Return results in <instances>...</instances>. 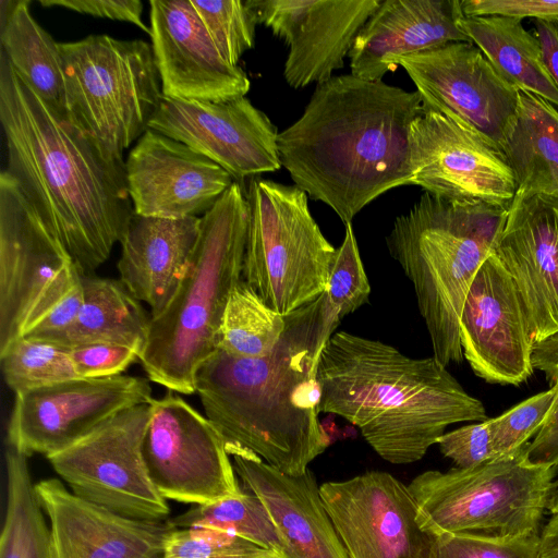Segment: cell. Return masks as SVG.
<instances>
[{
    "label": "cell",
    "instance_id": "6da1fadb",
    "mask_svg": "<svg viewBox=\"0 0 558 558\" xmlns=\"http://www.w3.org/2000/svg\"><path fill=\"white\" fill-rule=\"evenodd\" d=\"M0 122L7 167L23 195L86 276L104 264L134 214L125 161L69 110L44 99L1 56Z\"/></svg>",
    "mask_w": 558,
    "mask_h": 558
},
{
    "label": "cell",
    "instance_id": "7a4b0ae2",
    "mask_svg": "<svg viewBox=\"0 0 558 558\" xmlns=\"http://www.w3.org/2000/svg\"><path fill=\"white\" fill-rule=\"evenodd\" d=\"M422 109L416 90L333 75L279 132L281 167L307 196L351 223L378 196L411 185V128Z\"/></svg>",
    "mask_w": 558,
    "mask_h": 558
},
{
    "label": "cell",
    "instance_id": "3957f363",
    "mask_svg": "<svg viewBox=\"0 0 558 558\" xmlns=\"http://www.w3.org/2000/svg\"><path fill=\"white\" fill-rule=\"evenodd\" d=\"M286 323L280 340L264 356L218 349L197 371L195 388L206 417L227 442L299 476L329 444L318 418L317 367L340 319L324 292L287 315Z\"/></svg>",
    "mask_w": 558,
    "mask_h": 558
},
{
    "label": "cell",
    "instance_id": "277c9868",
    "mask_svg": "<svg viewBox=\"0 0 558 558\" xmlns=\"http://www.w3.org/2000/svg\"><path fill=\"white\" fill-rule=\"evenodd\" d=\"M317 383L320 413L356 426L392 464L421 460L449 425L487 420L482 401L434 356L412 359L391 344L343 330L322 350Z\"/></svg>",
    "mask_w": 558,
    "mask_h": 558
},
{
    "label": "cell",
    "instance_id": "5b68a950",
    "mask_svg": "<svg viewBox=\"0 0 558 558\" xmlns=\"http://www.w3.org/2000/svg\"><path fill=\"white\" fill-rule=\"evenodd\" d=\"M247 223L246 194L234 182L201 217L182 281L167 306L149 317L138 360L148 379L169 391L196 392L197 371L218 350L227 303L242 280Z\"/></svg>",
    "mask_w": 558,
    "mask_h": 558
},
{
    "label": "cell",
    "instance_id": "8992f818",
    "mask_svg": "<svg viewBox=\"0 0 558 558\" xmlns=\"http://www.w3.org/2000/svg\"><path fill=\"white\" fill-rule=\"evenodd\" d=\"M507 207L464 204L424 192L386 236L391 257L412 282L433 348L444 366L464 359L460 318L477 271L495 251Z\"/></svg>",
    "mask_w": 558,
    "mask_h": 558
},
{
    "label": "cell",
    "instance_id": "52a82bcc",
    "mask_svg": "<svg viewBox=\"0 0 558 558\" xmlns=\"http://www.w3.org/2000/svg\"><path fill=\"white\" fill-rule=\"evenodd\" d=\"M529 442L470 469L429 470L409 486L421 526L433 536L470 534L515 538L539 534L558 465L529 462Z\"/></svg>",
    "mask_w": 558,
    "mask_h": 558
},
{
    "label": "cell",
    "instance_id": "ba28073f",
    "mask_svg": "<svg viewBox=\"0 0 558 558\" xmlns=\"http://www.w3.org/2000/svg\"><path fill=\"white\" fill-rule=\"evenodd\" d=\"M248 223L242 279L287 316L327 289L336 252L296 185L253 178L245 191Z\"/></svg>",
    "mask_w": 558,
    "mask_h": 558
},
{
    "label": "cell",
    "instance_id": "9c48e42d",
    "mask_svg": "<svg viewBox=\"0 0 558 558\" xmlns=\"http://www.w3.org/2000/svg\"><path fill=\"white\" fill-rule=\"evenodd\" d=\"M59 47L68 110L101 145L122 155L149 129L163 97L151 45L89 35Z\"/></svg>",
    "mask_w": 558,
    "mask_h": 558
},
{
    "label": "cell",
    "instance_id": "30bf717a",
    "mask_svg": "<svg viewBox=\"0 0 558 558\" xmlns=\"http://www.w3.org/2000/svg\"><path fill=\"white\" fill-rule=\"evenodd\" d=\"M82 283L73 257L13 178L0 173V352Z\"/></svg>",
    "mask_w": 558,
    "mask_h": 558
},
{
    "label": "cell",
    "instance_id": "8fae6325",
    "mask_svg": "<svg viewBox=\"0 0 558 558\" xmlns=\"http://www.w3.org/2000/svg\"><path fill=\"white\" fill-rule=\"evenodd\" d=\"M149 418L150 402L125 409L47 459L76 496L121 515L167 520L143 456Z\"/></svg>",
    "mask_w": 558,
    "mask_h": 558
},
{
    "label": "cell",
    "instance_id": "7c38bea8",
    "mask_svg": "<svg viewBox=\"0 0 558 558\" xmlns=\"http://www.w3.org/2000/svg\"><path fill=\"white\" fill-rule=\"evenodd\" d=\"M143 456L167 500L195 506L243 493L223 435L174 391L150 401Z\"/></svg>",
    "mask_w": 558,
    "mask_h": 558
},
{
    "label": "cell",
    "instance_id": "4fadbf2b",
    "mask_svg": "<svg viewBox=\"0 0 558 558\" xmlns=\"http://www.w3.org/2000/svg\"><path fill=\"white\" fill-rule=\"evenodd\" d=\"M408 73L423 106L464 125L502 153L515 124L519 90L472 43L454 41L395 61Z\"/></svg>",
    "mask_w": 558,
    "mask_h": 558
},
{
    "label": "cell",
    "instance_id": "5bb4252c",
    "mask_svg": "<svg viewBox=\"0 0 558 558\" xmlns=\"http://www.w3.org/2000/svg\"><path fill=\"white\" fill-rule=\"evenodd\" d=\"M153 399L147 379L122 374L77 377L19 392L8 425V446L26 457H48L117 413Z\"/></svg>",
    "mask_w": 558,
    "mask_h": 558
},
{
    "label": "cell",
    "instance_id": "9a60e30c",
    "mask_svg": "<svg viewBox=\"0 0 558 558\" xmlns=\"http://www.w3.org/2000/svg\"><path fill=\"white\" fill-rule=\"evenodd\" d=\"M319 489L350 558H432L434 536L418 523L409 486L390 473L368 471Z\"/></svg>",
    "mask_w": 558,
    "mask_h": 558
},
{
    "label": "cell",
    "instance_id": "2e32d148",
    "mask_svg": "<svg viewBox=\"0 0 558 558\" xmlns=\"http://www.w3.org/2000/svg\"><path fill=\"white\" fill-rule=\"evenodd\" d=\"M411 185L445 201L509 208L517 194L502 153L424 106L411 128Z\"/></svg>",
    "mask_w": 558,
    "mask_h": 558
},
{
    "label": "cell",
    "instance_id": "e0dca14e",
    "mask_svg": "<svg viewBox=\"0 0 558 558\" xmlns=\"http://www.w3.org/2000/svg\"><path fill=\"white\" fill-rule=\"evenodd\" d=\"M149 129L187 145L239 183L281 168L277 126L245 96L221 102L163 96Z\"/></svg>",
    "mask_w": 558,
    "mask_h": 558
},
{
    "label": "cell",
    "instance_id": "ac0fdd59",
    "mask_svg": "<svg viewBox=\"0 0 558 558\" xmlns=\"http://www.w3.org/2000/svg\"><path fill=\"white\" fill-rule=\"evenodd\" d=\"M381 0H246L258 24L288 47L283 77L292 88L322 84L344 58Z\"/></svg>",
    "mask_w": 558,
    "mask_h": 558
},
{
    "label": "cell",
    "instance_id": "d6986e66",
    "mask_svg": "<svg viewBox=\"0 0 558 558\" xmlns=\"http://www.w3.org/2000/svg\"><path fill=\"white\" fill-rule=\"evenodd\" d=\"M463 356L489 384L519 386L534 373V341L514 281L493 252L477 271L460 318Z\"/></svg>",
    "mask_w": 558,
    "mask_h": 558
},
{
    "label": "cell",
    "instance_id": "ffe728a7",
    "mask_svg": "<svg viewBox=\"0 0 558 558\" xmlns=\"http://www.w3.org/2000/svg\"><path fill=\"white\" fill-rule=\"evenodd\" d=\"M149 36L162 95L221 102L247 94L251 82L219 52L191 0H150Z\"/></svg>",
    "mask_w": 558,
    "mask_h": 558
},
{
    "label": "cell",
    "instance_id": "44dd1931",
    "mask_svg": "<svg viewBox=\"0 0 558 558\" xmlns=\"http://www.w3.org/2000/svg\"><path fill=\"white\" fill-rule=\"evenodd\" d=\"M135 214L183 219L205 215L235 182L187 145L148 129L125 160Z\"/></svg>",
    "mask_w": 558,
    "mask_h": 558
},
{
    "label": "cell",
    "instance_id": "7402d4cb",
    "mask_svg": "<svg viewBox=\"0 0 558 558\" xmlns=\"http://www.w3.org/2000/svg\"><path fill=\"white\" fill-rule=\"evenodd\" d=\"M512 277L535 342L558 333V201L515 195L494 251Z\"/></svg>",
    "mask_w": 558,
    "mask_h": 558
},
{
    "label": "cell",
    "instance_id": "603a6c76",
    "mask_svg": "<svg viewBox=\"0 0 558 558\" xmlns=\"http://www.w3.org/2000/svg\"><path fill=\"white\" fill-rule=\"evenodd\" d=\"M35 490L48 520L52 558H163L174 529L170 521L118 514L76 496L57 478L37 482Z\"/></svg>",
    "mask_w": 558,
    "mask_h": 558
},
{
    "label": "cell",
    "instance_id": "cb8c5ba5",
    "mask_svg": "<svg viewBox=\"0 0 558 558\" xmlns=\"http://www.w3.org/2000/svg\"><path fill=\"white\" fill-rule=\"evenodd\" d=\"M227 450L244 487L267 508L281 542V558H350L310 469L288 475L239 445L227 442Z\"/></svg>",
    "mask_w": 558,
    "mask_h": 558
},
{
    "label": "cell",
    "instance_id": "d4e9b609",
    "mask_svg": "<svg viewBox=\"0 0 558 558\" xmlns=\"http://www.w3.org/2000/svg\"><path fill=\"white\" fill-rule=\"evenodd\" d=\"M461 0H381L349 53L351 74L383 81L395 61L448 43L466 41Z\"/></svg>",
    "mask_w": 558,
    "mask_h": 558
},
{
    "label": "cell",
    "instance_id": "484cf974",
    "mask_svg": "<svg viewBox=\"0 0 558 558\" xmlns=\"http://www.w3.org/2000/svg\"><path fill=\"white\" fill-rule=\"evenodd\" d=\"M201 217L169 219L133 214L120 241V281L160 313L182 281L199 233Z\"/></svg>",
    "mask_w": 558,
    "mask_h": 558
},
{
    "label": "cell",
    "instance_id": "4316f807",
    "mask_svg": "<svg viewBox=\"0 0 558 558\" xmlns=\"http://www.w3.org/2000/svg\"><path fill=\"white\" fill-rule=\"evenodd\" d=\"M459 24L507 83L558 108V87L545 65L539 41L522 21L497 15L464 16Z\"/></svg>",
    "mask_w": 558,
    "mask_h": 558
},
{
    "label": "cell",
    "instance_id": "83f0119b",
    "mask_svg": "<svg viewBox=\"0 0 558 558\" xmlns=\"http://www.w3.org/2000/svg\"><path fill=\"white\" fill-rule=\"evenodd\" d=\"M518 196L558 201V110L527 92H519L515 124L502 149Z\"/></svg>",
    "mask_w": 558,
    "mask_h": 558
},
{
    "label": "cell",
    "instance_id": "f1b7e54d",
    "mask_svg": "<svg viewBox=\"0 0 558 558\" xmlns=\"http://www.w3.org/2000/svg\"><path fill=\"white\" fill-rule=\"evenodd\" d=\"M84 302L75 322L53 341L65 348L111 343L145 349L149 320L144 308L120 280L82 275Z\"/></svg>",
    "mask_w": 558,
    "mask_h": 558
},
{
    "label": "cell",
    "instance_id": "f546056e",
    "mask_svg": "<svg viewBox=\"0 0 558 558\" xmlns=\"http://www.w3.org/2000/svg\"><path fill=\"white\" fill-rule=\"evenodd\" d=\"M1 56L41 99L68 110L59 43L32 15L28 0L1 1Z\"/></svg>",
    "mask_w": 558,
    "mask_h": 558
},
{
    "label": "cell",
    "instance_id": "4dcf8cb0",
    "mask_svg": "<svg viewBox=\"0 0 558 558\" xmlns=\"http://www.w3.org/2000/svg\"><path fill=\"white\" fill-rule=\"evenodd\" d=\"M7 505L0 558H52L48 520L37 498L27 457L5 450Z\"/></svg>",
    "mask_w": 558,
    "mask_h": 558
},
{
    "label": "cell",
    "instance_id": "1f68e13d",
    "mask_svg": "<svg viewBox=\"0 0 558 558\" xmlns=\"http://www.w3.org/2000/svg\"><path fill=\"white\" fill-rule=\"evenodd\" d=\"M286 324V316L272 310L242 279L227 303L218 349L235 356H264L278 343Z\"/></svg>",
    "mask_w": 558,
    "mask_h": 558
},
{
    "label": "cell",
    "instance_id": "d6a6232c",
    "mask_svg": "<svg viewBox=\"0 0 558 558\" xmlns=\"http://www.w3.org/2000/svg\"><path fill=\"white\" fill-rule=\"evenodd\" d=\"M174 527L220 530L245 538L281 558L282 546L264 502L253 493L195 505L169 520Z\"/></svg>",
    "mask_w": 558,
    "mask_h": 558
},
{
    "label": "cell",
    "instance_id": "836d02e7",
    "mask_svg": "<svg viewBox=\"0 0 558 558\" xmlns=\"http://www.w3.org/2000/svg\"><path fill=\"white\" fill-rule=\"evenodd\" d=\"M5 384L14 393L77 378L70 349L22 337L0 352Z\"/></svg>",
    "mask_w": 558,
    "mask_h": 558
},
{
    "label": "cell",
    "instance_id": "e575fe53",
    "mask_svg": "<svg viewBox=\"0 0 558 558\" xmlns=\"http://www.w3.org/2000/svg\"><path fill=\"white\" fill-rule=\"evenodd\" d=\"M191 2L221 56L229 63L239 65L241 57L255 45L258 24L246 0Z\"/></svg>",
    "mask_w": 558,
    "mask_h": 558
},
{
    "label": "cell",
    "instance_id": "d590c367",
    "mask_svg": "<svg viewBox=\"0 0 558 558\" xmlns=\"http://www.w3.org/2000/svg\"><path fill=\"white\" fill-rule=\"evenodd\" d=\"M163 558H280L234 534L213 529L174 527L165 541Z\"/></svg>",
    "mask_w": 558,
    "mask_h": 558
},
{
    "label": "cell",
    "instance_id": "8d00e7d4",
    "mask_svg": "<svg viewBox=\"0 0 558 558\" xmlns=\"http://www.w3.org/2000/svg\"><path fill=\"white\" fill-rule=\"evenodd\" d=\"M325 292L340 320L369 301L371 283L352 223L345 225L344 239L336 248Z\"/></svg>",
    "mask_w": 558,
    "mask_h": 558
},
{
    "label": "cell",
    "instance_id": "74e56055",
    "mask_svg": "<svg viewBox=\"0 0 558 558\" xmlns=\"http://www.w3.org/2000/svg\"><path fill=\"white\" fill-rule=\"evenodd\" d=\"M557 395L558 380L549 389L488 418L495 459L514 452L537 434Z\"/></svg>",
    "mask_w": 558,
    "mask_h": 558
},
{
    "label": "cell",
    "instance_id": "f35d334b",
    "mask_svg": "<svg viewBox=\"0 0 558 558\" xmlns=\"http://www.w3.org/2000/svg\"><path fill=\"white\" fill-rule=\"evenodd\" d=\"M539 534L515 538L470 534L434 536L432 558H538Z\"/></svg>",
    "mask_w": 558,
    "mask_h": 558
},
{
    "label": "cell",
    "instance_id": "ab89813d",
    "mask_svg": "<svg viewBox=\"0 0 558 558\" xmlns=\"http://www.w3.org/2000/svg\"><path fill=\"white\" fill-rule=\"evenodd\" d=\"M436 445L459 469L475 468L495 459L488 418L445 433Z\"/></svg>",
    "mask_w": 558,
    "mask_h": 558
},
{
    "label": "cell",
    "instance_id": "60d3db41",
    "mask_svg": "<svg viewBox=\"0 0 558 558\" xmlns=\"http://www.w3.org/2000/svg\"><path fill=\"white\" fill-rule=\"evenodd\" d=\"M78 377L97 378L121 375L138 353L128 347L111 343H89L70 348Z\"/></svg>",
    "mask_w": 558,
    "mask_h": 558
},
{
    "label": "cell",
    "instance_id": "b9f144b4",
    "mask_svg": "<svg viewBox=\"0 0 558 558\" xmlns=\"http://www.w3.org/2000/svg\"><path fill=\"white\" fill-rule=\"evenodd\" d=\"M465 17L505 16L522 21L558 19V0H463Z\"/></svg>",
    "mask_w": 558,
    "mask_h": 558
},
{
    "label": "cell",
    "instance_id": "7bdbcfd3",
    "mask_svg": "<svg viewBox=\"0 0 558 558\" xmlns=\"http://www.w3.org/2000/svg\"><path fill=\"white\" fill-rule=\"evenodd\" d=\"M43 7H60L77 13L131 23L149 35L150 29L143 19L140 0H39Z\"/></svg>",
    "mask_w": 558,
    "mask_h": 558
},
{
    "label": "cell",
    "instance_id": "ee69618b",
    "mask_svg": "<svg viewBox=\"0 0 558 558\" xmlns=\"http://www.w3.org/2000/svg\"><path fill=\"white\" fill-rule=\"evenodd\" d=\"M83 302L84 291L81 283L24 337L53 341L75 322Z\"/></svg>",
    "mask_w": 558,
    "mask_h": 558
},
{
    "label": "cell",
    "instance_id": "f6af8a7d",
    "mask_svg": "<svg viewBox=\"0 0 558 558\" xmlns=\"http://www.w3.org/2000/svg\"><path fill=\"white\" fill-rule=\"evenodd\" d=\"M526 457L535 465H558V395L542 427L529 442Z\"/></svg>",
    "mask_w": 558,
    "mask_h": 558
},
{
    "label": "cell",
    "instance_id": "bcb514c9",
    "mask_svg": "<svg viewBox=\"0 0 558 558\" xmlns=\"http://www.w3.org/2000/svg\"><path fill=\"white\" fill-rule=\"evenodd\" d=\"M545 65L558 87V19L533 20Z\"/></svg>",
    "mask_w": 558,
    "mask_h": 558
},
{
    "label": "cell",
    "instance_id": "7dc6e473",
    "mask_svg": "<svg viewBox=\"0 0 558 558\" xmlns=\"http://www.w3.org/2000/svg\"><path fill=\"white\" fill-rule=\"evenodd\" d=\"M532 364L545 374L550 385L558 380V333L534 343Z\"/></svg>",
    "mask_w": 558,
    "mask_h": 558
},
{
    "label": "cell",
    "instance_id": "c3c4849f",
    "mask_svg": "<svg viewBox=\"0 0 558 558\" xmlns=\"http://www.w3.org/2000/svg\"><path fill=\"white\" fill-rule=\"evenodd\" d=\"M550 514L539 534L538 558H558V511Z\"/></svg>",
    "mask_w": 558,
    "mask_h": 558
},
{
    "label": "cell",
    "instance_id": "681fc988",
    "mask_svg": "<svg viewBox=\"0 0 558 558\" xmlns=\"http://www.w3.org/2000/svg\"><path fill=\"white\" fill-rule=\"evenodd\" d=\"M548 510L550 513L558 511V481L554 482V488L549 499Z\"/></svg>",
    "mask_w": 558,
    "mask_h": 558
},
{
    "label": "cell",
    "instance_id": "f907efd6",
    "mask_svg": "<svg viewBox=\"0 0 558 558\" xmlns=\"http://www.w3.org/2000/svg\"><path fill=\"white\" fill-rule=\"evenodd\" d=\"M558 481V480H557Z\"/></svg>",
    "mask_w": 558,
    "mask_h": 558
}]
</instances>
